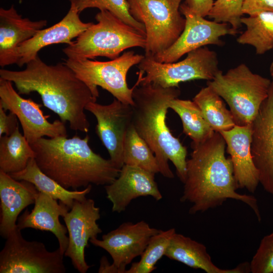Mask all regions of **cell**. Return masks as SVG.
Here are the masks:
<instances>
[{
  "label": "cell",
  "mask_w": 273,
  "mask_h": 273,
  "mask_svg": "<svg viewBox=\"0 0 273 273\" xmlns=\"http://www.w3.org/2000/svg\"><path fill=\"white\" fill-rule=\"evenodd\" d=\"M21 71L0 70V78L12 82L20 95L37 93L43 105L68 122L74 131L88 132L85 107L97 98L89 87L64 62L49 65L37 56Z\"/></svg>",
  "instance_id": "cell-1"
},
{
  "label": "cell",
  "mask_w": 273,
  "mask_h": 273,
  "mask_svg": "<svg viewBox=\"0 0 273 273\" xmlns=\"http://www.w3.org/2000/svg\"><path fill=\"white\" fill-rule=\"evenodd\" d=\"M183 0H127L131 16L145 28V55H155L171 47L183 32L186 19Z\"/></svg>",
  "instance_id": "cell-7"
},
{
  "label": "cell",
  "mask_w": 273,
  "mask_h": 273,
  "mask_svg": "<svg viewBox=\"0 0 273 273\" xmlns=\"http://www.w3.org/2000/svg\"><path fill=\"white\" fill-rule=\"evenodd\" d=\"M10 175L15 179L31 183L39 192L59 200L70 209L75 200L85 198L92 188V185H89L82 190H69L64 188L44 173L37 165L34 158L29 161L25 169Z\"/></svg>",
  "instance_id": "cell-24"
},
{
  "label": "cell",
  "mask_w": 273,
  "mask_h": 273,
  "mask_svg": "<svg viewBox=\"0 0 273 273\" xmlns=\"http://www.w3.org/2000/svg\"><path fill=\"white\" fill-rule=\"evenodd\" d=\"M144 57V55L130 51L108 61L67 58L64 63L89 87L97 98L99 96L98 86H100L119 101L132 106L133 91L140 85V81L138 78L135 85L130 88L127 84L126 76L129 70L139 64Z\"/></svg>",
  "instance_id": "cell-9"
},
{
  "label": "cell",
  "mask_w": 273,
  "mask_h": 273,
  "mask_svg": "<svg viewBox=\"0 0 273 273\" xmlns=\"http://www.w3.org/2000/svg\"><path fill=\"white\" fill-rule=\"evenodd\" d=\"M219 133L225 141L227 152L230 155L238 188H245L254 193L259 180L251 150L252 124L245 126L236 125L232 128Z\"/></svg>",
  "instance_id": "cell-19"
},
{
  "label": "cell",
  "mask_w": 273,
  "mask_h": 273,
  "mask_svg": "<svg viewBox=\"0 0 273 273\" xmlns=\"http://www.w3.org/2000/svg\"><path fill=\"white\" fill-rule=\"evenodd\" d=\"M70 2L74 5L79 13L88 8L108 11L146 35L144 25L130 14L127 0H70Z\"/></svg>",
  "instance_id": "cell-31"
},
{
  "label": "cell",
  "mask_w": 273,
  "mask_h": 273,
  "mask_svg": "<svg viewBox=\"0 0 273 273\" xmlns=\"http://www.w3.org/2000/svg\"><path fill=\"white\" fill-rule=\"evenodd\" d=\"M251 150L259 183L273 197V81L252 123Z\"/></svg>",
  "instance_id": "cell-16"
},
{
  "label": "cell",
  "mask_w": 273,
  "mask_h": 273,
  "mask_svg": "<svg viewBox=\"0 0 273 273\" xmlns=\"http://www.w3.org/2000/svg\"><path fill=\"white\" fill-rule=\"evenodd\" d=\"M213 0H185V4L195 14L205 17L213 4Z\"/></svg>",
  "instance_id": "cell-36"
},
{
  "label": "cell",
  "mask_w": 273,
  "mask_h": 273,
  "mask_svg": "<svg viewBox=\"0 0 273 273\" xmlns=\"http://www.w3.org/2000/svg\"><path fill=\"white\" fill-rule=\"evenodd\" d=\"M269 72H270V76L272 78V81H273V61L271 62L269 67Z\"/></svg>",
  "instance_id": "cell-37"
},
{
  "label": "cell",
  "mask_w": 273,
  "mask_h": 273,
  "mask_svg": "<svg viewBox=\"0 0 273 273\" xmlns=\"http://www.w3.org/2000/svg\"><path fill=\"white\" fill-rule=\"evenodd\" d=\"M105 189L112 212L117 213L125 211L132 200L140 197L149 196L157 201L162 198L155 174L134 166L123 165L118 177Z\"/></svg>",
  "instance_id": "cell-18"
},
{
  "label": "cell",
  "mask_w": 273,
  "mask_h": 273,
  "mask_svg": "<svg viewBox=\"0 0 273 273\" xmlns=\"http://www.w3.org/2000/svg\"><path fill=\"white\" fill-rule=\"evenodd\" d=\"M95 19L96 24L91 25L63 49L67 58L94 59L105 57L113 60L128 49H145L146 35L110 12L100 11Z\"/></svg>",
  "instance_id": "cell-5"
},
{
  "label": "cell",
  "mask_w": 273,
  "mask_h": 273,
  "mask_svg": "<svg viewBox=\"0 0 273 273\" xmlns=\"http://www.w3.org/2000/svg\"><path fill=\"white\" fill-rule=\"evenodd\" d=\"M46 20L32 21L23 18L14 5L0 8V66L16 64L19 46L32 37L47 25Z\"/></svg>",
  "instance_id": "cell-22"
},
{
  "label": "cell",
  "mask_w": 273,
  "mask_h": 273,
  "mask_svg": "<svg viewBox=\"0 0 273 273\" xmlns=\"http://www.w3.org/2000/svg\"><path fill=\"white\" fill-rule=\"evenodd\" d=\"M264 11L273 12V0H244V14L251 15Z\"/></svg>",
  "instance_id": "cell-35"
},
{
  "label": "cell",
  "mask_w": 273,
  "mask_h": 273,
  "mask_svg": "<svg viewBox=\"0 0 273 273\" xmlns=\"http://www.w3.org/2000/svg\"><path fill=\"white\" fill-rule=\"evenodd\" d=\"M100 209L92 199L75 200L70 209L62 217L67 228L69 243L64 256L69 257L73 267L80 273L90 267L85 258L88 241L97 238L102 230L97 223Z\"/></svg>",
  "instance_id": "cell-14"
},
{
  "label": "cell",
  "mask_w": 273,
  "mask_h": 273,
  "mask_svg": "<svg viewBox=\"0 0 273 273\" xmlns=\"http://www.w3.org/2000/svg\"><path fill=\"white\" fill-rule=\"evenodd\" d=\"M216 53L203 47L190 52L179 62L161 63L144 55L138 64L141 84L152 83L164 88L178 87L181 82L214 79L220 71Z\"/></svg>",
  "instance_id": "cell-8"
},
{
  "label": "cell",
  "mask_w": 273,
  "mask_h": 273,
  "mask_svg": "<svg viewBox=\"0 0 273 273\" xmlns=\"http://www.w3.org/2000/svg\"><path fill=\"white\" fill-rule=\"evenodd\" d=\"M160 231L151 227L145 221L125 222L102 237L91 239L95 246L104 249L113 260L112 273H125L126 266L141 256L151 237Z\"/></svg>",
  "instance_id": "cell-13"
},
{
  "label": "cell",
  "mask_w": 273,
  "mask_h": 273,
  "mask_svg": "<svg viewBox=\"0 0 273 273\" xmlns=\"http://www.w3.org/2000/svg\"><path fill=\"white\" fill-rule=\"evenodd\" d=\"M249 264L252 273H273V232L262 239Z\"/></svg>",
  "instance_id": "cell-33"
},
{
  "label": "cell",
  "mask_w": 273,
  "mask_h": 273,
  "mask_svg": "<svg viewBox=\"0 0 273 273\" xmlns=\"http://www.w3.org/2000/svg\"><path fill=\"white\" fill-rule=\"evenodd\" d=\"M192 147L191 157L187 160L186 177L180 198L181 202L192 204L189 214L206 211L232 199L248 205L260 221L255 197L236 191L239 188L231 159L225 156L226 144L221 134L215 131L210 138Z\"/></svg>",
  "instance_id": "cell-2"
},
{
  "label": "cell",
  "mask_w": 273,
  "mask_h": 273,
  "mask_svg": "<svg viewBox=\"0 0 273 273\" xmlns=\"http://www.w3.org/2000/svg\"><path fill=\"white\" fill-rule=\"evenodd\" d=\"M89 136L81 139L42 138L31 145L40 169L64 188L72 190L89 185L106 186L119 175L120 169L94 152Z\"/></svg>",
  "instance_id": "cell-3"
},
{
  "label": "cell",
  "mask_w": 273,
  "mask_h": 273,
  "mask_svg": "<svg viewBox=\"0 0 273 273\" xmlns=\"http://www.w3.org/2000/svg\"><path fill=\"white\" fill-rule=\"evenodd\" d=\"M164 256L190 267L202 269L207 273L250 272V264L248 262L240 264L232 269L218 267L212 262L204 245L176 233L172 238Z\"/></svg>",
  "instance_id": "cell-23"
},
{
  "label": "cell",
  "mask_w": 273,
  "mask_h": 273,
  "mask_svg": "<svg viewBox=\"0 0 273 273\" xmlns=\"http://www.w3.org/2000/svg\"><path fill=\"white\" fill-rule=\"evenodd\" d=\"M13 82L0 78V106L15 114L21 125L23 135L30 145L39 139L67 136L65 123L61 120L48 121L41 105L31 99H24L13 87Z\"/></svg>",
  "instance_id": "cell-11"
},
{
  "label": "cell",
  "mask_w": 273,
  "mask_h": 273,
  "mask_svg": "<svg viewBox=\"0 0 273 273\" xmlns=\"http://www.w3.org/2000/svg\"><path fill=\"white\" fill-rule=\"evenodd\" d=\"M174 228L160 230L150 239L139 261L133 262L125 273H150L156 269L157 262L165 255L170 242L175 234Z\"/></svg>",
  "instance_id": "cell-30"
},
{
  "label": "cell",
  "mask_w": 273,
  "mask_h": 273,
  "mask_svg": "<svg viewBox=\"0 0 273 273\" xmlns=\"http://www.w3.org/2000/svg\"><path fill=\"white\" fill-rule=\"evenodd\" d=\"M169 108L180 117L183 131L192 140V145L204 142L215 132L206 122L200 109L194 101L176 98L170 101Z\"/></svg>",
  "instance_id": "cell-28"
},
{
  "label": "cell",
  "mask_w": 273,
  "mask_h": 273,
  "mask_svg": "<svg viewBox=\"0 0 273 273\" xmlns=\"http://www.w3.org/2000/svg\"><path fill=\"white\" fill-rule=\"evenodd\" d=\"M17 228L6 239L0 252L1 273H64L63 253L49 251L40 242L29 241Z\"/></svg>",
  "instance_id": "cell-10"
},
{
  "label": "cell",
  "mask_w": 273,
  "mask_h": 273,
  "mask_svg": "<svg viewBox=\"0 0 273 273\" xmlns=\"http://www.w3.org/2000/svg\"><path fill=\"white\" fill-rule=\"evenodd\" d=\"M19 2L20 4H21L22 2V0H19Z\"/></svg>",
  "instance_id": "cell-38"
},
{
  "label": "cell",
  "mask_w": 273,
  "mask_h": 273,
  "mask_svg": "<svg viewBox=\"0 0 273 273\" xmlns=\"http://www.w3.org/2000/svg\"><path fill=\"white\" fill-rule=\"evenodd\" d=\"M5 111L0 106V138L4 134L10 135L19 127L17 116L11 112L7 114Z\"/></svg>",
  "instance_id": "cell-34"
},
{
  "label": "cell",
  "mask_w": 273,
  "mask_h": 273,
  "mask_svg": "<svg viewBox=\"0 0 273 273\" xmlns=\"http://www.w3.org/2000/svg\"><path fill=\"white\" fill-rule=\"evenodd\" d=\"M241 22L246 29L237 38L238 43L253 47L257 55H263L273 48V12L242 17Z\"/></svg>",
  "instance_id": "cell-26"
},
{
  "label": "cell",
  "mask_w": 273,
  "mask_h": 273,
  "mask_svg": "<svg viewBox=\"0 0 273 273\" xmlns=\"http://www.w3.org/2000/svg\"><path fill=\"white\" fill-rule=\"evenodd\" d=\"M96 118V132L110 156V159L119 169L123 166L124 141L132 124V106L116 99L108 105L96 102L89 103L85 108Z\"/></svg>",
  "instance_id": "cell-15"
},
{
  "label": "cell",
  "mask_w": 273,
  "mask_h": 273,
  "mask_svg": "<svg viewBox=\"0 0 273 273\" xmlns=\"http://www.w3.org/2000/svg\"><path fill=\"white\" fill-rule=\"evenodd\" d=\"M74 5L70 3V8L65 17L54 25L39 30L32 37L22 43L17 49V65L21 67L34 59L42 48L48 46L66 43L71 44L86 30L93 22H83Z\"/></svg>",
  "instance_id": "cell-17"
},
{
  "label": "cell",
  "mask_w": 273,
  "mask_h": 273,
  "mask_svg": "<svg viewBox=\"0 0 273 273\" xmlns=\"http://www.w3.org/2000/svg\"><path fill=\"white\" fill-rule=\"evenodd\" d=\"M271 80L241 63L223 74L220 70L210 86L228 104L236 125L251 124L268 97Z\"/></svg>",
  "instance_id": "cell-6"
},
{
  "label": "cell",
  "mask_w": 273,
  "mask_h": 273,
  "mask_svg": "<svg viewBox=\"0 0 273 273\" xmlns=\"http://www.w3.org/2000/svg\"><path fill=\"white\" fill-rule=\"evenodd\" d=\"M35 153L19 127L10 135L0 138V170L11 174L22 171Z\"/></svg>",
  "instance_id": "cell-25"
},
{
  "label": "cell",
  "mask_w": 273,
  "mask_h": 273,
  "mask_svg": "<svg viewBox=\"0 0 273 273\" xmlns=\"http://www.w3.org/2000/svg\"><path fill=\"white\" fill-rule=\"evenodd\" d=\"M180 11L186 19L185 28L171 47L153 56L159 62H176L185 54L207 45L222 46L221 36L238 33L228 23L209 21L195 14L185 3L181 4Z\"/></svg>",
  "instance_id": "cell-12"
},
{
  "label": "cell",
  "mask_w": 273,
  "mask_h": 273,
  "mask_svg": "<svg viewBox=\"0 0 273 273\" xmlns=\"http://www.w3.org/2000/svg\"><path fill=\"white\" fill-rule=\"evenodd\" d=\"M244 0H216L208 16L218 23H228L238 30L241 27Z\"/></svg>",
  "instance_id": "cell-32"
},
{
  "label": "cell",
  "mask_w": 273,
  "mask_h": 273,
  "mask_svg": "<svg viewBox=\"0 0 273 273\" xmlns=\"http://www.w3.org/2000/svg\"><path fill=\"white\" fill-rule=\"evenodd\" d=\"M123 159L124 165L136 166L155 174L160 172L153 152L132 124L125 136Z\"/></svg>",
  "instance_id": "cell-29"
},
{
  "label": "cell",
  "mask_w": 273,
  "mask_h": 273,
  "mask_svg": "<svg viewBox=\"0 0 273 273\" xmlns=\"http://www.w3.org/2000/svg\"><path fill=\"white\" fill-rule=\"evenodd\" d=\"M193 101L214 131L228 130L236 125L231 112L226 108L222 99L209 85L202 88Z\"/></svg>",
  "instance_id": "cell-27"
},
{
  "label": "cell",
  "mask_w": 273,
  "mask_h": 273,
  "mask_svg": "<svg viewBox=\"0 0 273 273\" xmlns=\"http://www.w3.org/2000/svg\"><path fill=\"white\" fill-rule=\"evenodd\" d=\"M70 209L49 195L39 192L31 211L26 210L17 220V228H31L52 233L58 240L59 248L64 253L69 243L66 226L60 221Z\"/></svg>",
  "instance_id": "cell-21"
},
{
  "label": "cell",
  "mask_w": 273,
  "mask_h": 273,
  "mask_svg": "<svg viewBox=\"0 0 273 273\" xmlns=\"http://www.w3.org/2000/svg\"><path fill=\"white\" fill-rule=\"evenodd\" d=\"M138 86L132 93V124L153 152L159 173L166 178L174 177L168 164L170 160L184 183L186 177L187 149L173 135L166 122L169 103L178 98L180 91L178 87L164 88L152 83Z\"/></svg>",
  "instance_id": "cell-4"
},
{
  "label": "cell",
  "mask_w": 273,
  "mask_h": 273,
  "mask_svg": "<svg viewBox=\"0 0 273 273\" xmlns=\"http://www.w3.org/2000/svg\"><path fill=\"white\" fill-rule=\"evenodd\" d=\"M39 191L31 183L17 180L0 170V234L5 239L17 228L20 213L34 204Z\"/></svg>",
  "instance_id": "cell-20"
}]
</instances>
